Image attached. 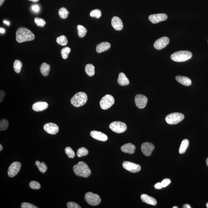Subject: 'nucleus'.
<instances>
[{"label":"nucleus","instance_id":"6e6552de","mask_svg":"<svg viewBox=\"0 0 208 208\" xmlns=\"http://www.w3.org/2000/svg\"><path fill=\"white\" fill-rule=\"evenodd\" d=\"M109 127L113 132L117 133H122L127 129V126L125 123L118 121L112 122L110 124Z\"/></svg>","mask_w":208,"mask_h":208},{"label":"nucleus","instance_id":"7c9ffc66","mask_svg":"<svg viewBox=\"0 0 208 208\" xmlns=\"http://www.w3.org/2000/svg\"><path fill=\"white\" fill-rule=\"evenodd\" d=\"M22 64L20 61L16 60L14 62V71L16 73H20L22 68Z\"/></svg>","mask_w":208,"mask_h":208},{"label":"nucleus","instance_id":"49530a36","mask_svg":"<svg viewBox=\"0 0 208 208\" xmlns=\"http://www.w3.org/2000/svg\"><path fill=\"white\" fill-rule=\"evenodd\" d=\"M5 30L4 29L1 28H0V32H1V33H5Z\"/></svg>","mask_w":208,"mask_h":208},{"label":"nucleus","instance_id":"a211bd4d","mask_svg":"<svg viewBox=\"0 0 208 208\" xmlns=\"http://www.w3.org/2000/svg\"><path fill=\"white\" fill-rule=\"evenodd\" d=\"M111 25L117 31H120L123 28V24L122 20L119 17L114 16L111 20Z\"/></svg>","mask_w":208,"mask_h":208},{"label":"nucleus","instance_id":"7ed1b4c3","mask_svg":"<svg viewBox=\"0 0 208 208\" xmlns=\"http://www.w3.org/2000/svg\"><path fill=\"white\" fill-rule=\"evenodd\" d=\"M87 101V94L83 92H79L72 97L71 102L74 106L78 108L85 105Z\"/></svg>","mask_w":208,"mask_h":208},{"label":"nucleus","instance_id":"8fccbe9b","mask_svg":"<svg viewBox=\"0 0 208 208\" xmlns=\"http://www.w3.org/2000/svg\"><path fill=\"white\" fill-rule=\"evenodd\" d=\"M29 1L33 2H37L39 1V0H29Z\"/></svg>","mask_w":208,"mask_h":208},{"label":"nucleus","instance_id":"cd10ccee","mask_svg":"<svg viewBox=\"0 0 208 208\" xmlns=\"http://www.w3.org/2000/svg\"><path fill=\"white\" fill-rule=\"evenodd\" d=\"M35 164H36V165L38 167L39 170L42 173H44L47 170V166H46L44 163H41L39 161H37Z\"/></svg>","mask_w":208,"mask_h":208},{"label":"nucleus","instance_id":"37998d69","mask_svg":"<svg viewBox=\"0 0 208 208\" xmlns=\"http://www.w3.org/2000/svg\"><path fill=\"white\" fill-rule=\"evenodd\" d=\"M154 187L156 189H161L163 188L161 182H158V183L154 185Z\"/></svg>","mask_w":208,"mask_h":208},{"label":"nucleus","instance_id":"9b49d317","mask_svg":"<svg viewBox=\"0 0 208 208\" xmlns=\"http://www.w3.org/2000/svg\"><path fill=\"white\" fill-rule=\"evenodd\" d=\"M135 101L138 108L143 109L146 106L148 102V98L143 94H138L135 96Z\"/></svg>","mask_w":208,"mask_h":208},{"label":"nucleus","instance_id":"412c9836","mask_svg":"<svg viewBox=\"0 0 208 208\" xmlns=\"http://www.w3.org/2000/svg\"><path fill=\"white\" fill-rule=\"evenodd\" d=\"M111 47L110 43L107 42H104L97 45L96 51L97 53H100L108 50Z\"/></svg>","mask_w":208,"mask_h":208},{"label":"nucleus","instance_id":"bb28decb","mask_svg":"<svg viewBox=\"0 0 208 208\" xmlns=\"http://www.w3.org/2000/svg\"><path fill=\"white\" fill-rule=\"evenodd\" d=\"M77 31L78 36L80 38L84 37L87 33V30L82 25H79L77 26Z\"/></svg>","mask_w":208,"mask_h":208},{"label":"nucleus","instance_id":"e433bc0d","mask_svg":"<svg viewBox=\"0 0 208 208\" xmlns=\"http://www.w3.org/2000/svg\"><path fill=\"white\" fill-rule=\"evenodd\" d=\"M34 22L38 26L44 27L46 25L45 21L43 19L38 17H36L34 19Z\"/></svg>","mask_w":208,"mask_h":208},{"label":"nucleus","instance_id":"a878e982","mask_svg":"<svg viewBox=\"0 0 208 208\" xmlns=\"http://www.w3.org/2000/svg\"><path fill=\"white\" fill-rule=\"evenodd\" d=\"M85 71L88 76H93L95 74V67L92 64H87L85 67Z\"/></svg>","mask_w":208,"mask_h":208},{"label":"nucleus","instance_id":"f03ea898","mask_svg":"<svg viewBox=\"0 0 208 208\" xmlns=\"http://www.w3.org/2000/svg\"><path fill=\"white\" fill-rule=\"evenodd\" d=\"M73 169L75 174L79 177L87 178L92 173L88 166L83 161H79L77 164L74 166Z\"/></svg>","mask_w":208,"mask_h":208},{"label":"nucleus","instance_id":"5fc2aeb1","mask_svg":"<svg viewBox=\"0 0 208 208\" xmlns=\"http://www.w3.org/2000/svg\"><path fill=\"white\" fill-rule=\"evenodd\" d=\"M173 208H178V207H177V206H174Z\"/></svg>","mask_w":208,"mask_h":208},{"label":"nucleus","instance_id":"864d4df0","mask_svg":"<svg viewBox=\"0 0 208 208\" xmlns=\"http://www.w3.org/2000/svg\"><path fill=\"white\" fill-rule=\"evenodd\" d=\"M206 207L208 208V202L207 203V204H206Z\"/></svg>","mask_w":208,"mask_h":208},{"label":"nucleus","instance_id":"79ce46f5","mask_svg":"<svg viewBox=\"0 0 208 208\" xmlns=\"http://www.w3.org/2000/svg\"><path fill=\"white\" fill-rule=\"evenodd\" d=\"M5 96V93L4 91L1 90V92H0V99H1V100H0V101L1 102H1V103L2 102Z\"/></svg>","mask_w":208,"mask_h":208},{"label":"nucleus","instance_id":"c9c22d12","mask_svg":"<svg viewBox=\"0 0 208 208\" xmlns=\"http://www.w3.org/2000/svg\"><path fill=\"white\" fill-rule=\"evenodd\" d=\"M65 152L69 158H73L75 157V152L71 147H66L65 149Z\"/></svg>","mask_w":208,"mask_h":208},{"label":"nucleus","instance_id":"aec40b11","mask_svg":"<svg viewBox=\"0 0 208 208\" xmlns=\"http://www.w3.org/2000/svg\"><path fill=\"white\" fill-rule=\"evenodd\" d=\"M141 198L143 202L152 206H156L157 204L156 200L148 195L143 194L141 196Z\"/></svg>","mask_w":208,"mask_h":208},{"label":"nucleus","instance_id":"2f4dec72","mask_svg":"<svg viewBox=\"0 0 208 208\" xmlns=\"http://www.w3.org/2000/svg\"><path fill=\"white\" fill-rule=\"evenodd\" d=\"M88 153L89 151L87 149L84 147H81L78 150L77 155L78 157H81L87 156Z\"/></svg>","mask_w":208,"mask_h":208},{"label":"nucleus","instance_id":"f704fd0d","mask_svg":"<svg viewBox=\"0 0 208 208\" xmlns=\"http://www.w3.org/2000/svg\"><path fill=\"white\" fill-rule=\"evenodd\" d=\"M91 17H95L97 19L100 18L102 16V12L99 9H96L91 11L90 13Z\"/></svg>","mask_w":208,"mask_h":208},{"label":"nucleus","instance_id":"20e7f679","mask_svg":"<svg viewBox=\"0 0 208 208\" xmlns=\"http://www.w3.org/2000/svg\"><path fill=\"white\" fill-rule=\"evenodd\" d=\"M192 54L188 51H180L172 54L171 59L174 61L184 62L191 58Z\"/></svg>","mask_w":208,"mask_h":208},{"label":"nucleus","instance_id":"dca6fc26","mask_svg":"<svg viewBox=\"0 0 208 208\" xmlns=\"http://www.w3.org/2000/svg\"><path fill=\"white\" fill-rule=\"evenodd\" d=\"M91 137L96 140L100 141L105 142L108 140V137L102 132L97 131H92L90 132Z\"/></svg>","mask_w":208,"mask_h":208},{"label":"nucleus","instance_id":"3c124183","mask_svg":"<svg viewBox=\"0 0 208 208\" xmlns=\"http://www.w3.org/2000/svg\"><path fill=\"white\" fill-rule=\"evenodd\" d=\"M3 149V147L2 146V145L1 144H0V151H2V150Z\"/></svg>","mask_w":208,"mask_h":208},{"label":"nucleus","instance_id":"2eb2a0df","mask_svg":"<svg viewBox=\"0 0 208 208\" xmlns=\"http://www.w3.org/2000/svg\"><path fill=\"white\" fill-rule=\"evenodd\" d=\"M44 129L47 133L55 135L58 132L59 128L57 124L52 123L46 124L44 126Z\"/></svg>","mask_w":208,"mask_h":208},{"label":"nucleus","instance_id":"5701e85b","mask_svg":"<svg viewBox=\"0 0 208 208\" xmlns=\"http://www.w3.org/2000/svg\"><path fill=\"white\" fill-rule=\"evenodd\" d=\"M118 83L120 85L125 86L128 85L129 83V79L124 73H120L119 74L118 78Z\"/></svg>","mask_w":208,"mask_h":208},{"label":"nucleus","instance_id":"6ab92c4d","mask_svg":"<svg viewBox=\"0 0 208 208\" xmlns=\"http://www.w3.org/2000/svg\"><path fill=\"white\" fill-rule=\"evenodd\" d=\"M135 146L131 143L125 144L121 147V151L124 153L130 154H133L135 153Z\"/></svg>","mask_w":208,"mask_h":208},{"label":"nucleus","instance_id":"a19ab883","mask_svg":"<svg viewBox=\"0 0 208 208\" xmlns=\"http://www.w3.org/2000/svg\"><path fill=\"white\" fill-rule=\"evenodd\" d=\"M163 188H165L169 185L171 183V180L169 179H165L163 180L161 182Z\"/></svg>","mask_w":208,"mask_h":208},{"label":"nucleus","instance_id":"0eeeda50","mask_svg":"<svg viewBox=\"0 0 208 208\" xmlns=\"http://www.w3.org/2000/svg\"><path fill=\"white\" fill-rule=\"evenodd\" d=\"M115 103L114 97L110 94H106L102 97L100 101V106L102 109H108Z\"/></svg>","mask_w":208,"mask_h":208},{"label":"nucleus","instance_id":"09e8293b","mask_svg":"<svg viewBox=\"0 0 208 208\" xmlns=\"http://www.w3.org/2000/svg\"><path fill=\"white\" fill-rule=\"evenodd\" d=\"M4 24H5L6 25H9V24H10L9 22V21H8L4 20Z\"/></svg>","mask_w":208,"mask_h":208},{"label":"nucleus","instance_id":"1a4fd4ad","mask_svg":"<svg viewBox=\"0 0 208 208\" xmlns=\"http://www.w3.org/2000/svg\"><path fill=\"white\" fill-rule=\"evenodd\" d=\"M21 166V164L18 161L12 163L9 166L8 170V175L10 177H15L20 172Z\"/></svg>","mask_w":208,"mask_h":208},{"label":"nucleus","instance_id":"de8ad7c7","mask_svg":"<svg viewBox=\"0 0 208 208\" xmlns=\"http://www.w3.org/2000/svg\"><path fill=\"white\" fill-rule=\"evenodd\" d=\"M5 1V0H0V6H1L2 5L3 3H4Z\"/></svg>","mask_w":208,"mask_h":208},{"label":"nucleus","instance_id":"423d86ee","mask_svg":"<svg viewBox=\"0 0 208 208\" xmlns=\"http://www.w3.org/2000/svg\"><path fill=\"white\" fill-rule=\"evenodd\" d=\"M84 198L88 204L92 206L98 205L101 201L100 197L98 195L94 194L92 192H88L86 193L85 195Z\"/></svg>","mask_w":208,"mask_h":208},{"label":"nucleus","instance_id":"c756f323","mask_svg":"<svg viewBox=\"0 0 208 208\" xmlns=\"http://www.w3.org/2000/svg\"><path fill=\"white\" fill-rule=\"evenodd\" d=\"M57 42L60 45L65 46L67 44H68V41L66 37L64 35H62V36L57 38Z\"/></svg>","mask_w":208,"mask_h":208},{"label":"nucleus","instance_id":"c85d7f7f","mask_svg":"<svg viewBox=\"0 0 208 208\" xmlns=\"http://www.w3.org/2000/svg\"><path fill=\"white\" fill-rule=\"evenodd\" d=\"M58 13L61 18L65 19L67 18L69 12L66 8L62 7L59 9Z\"/></svg>","mask_w":208,"mask_h":208},{"label":"nucleus","instance_id":"b1692460","mask_svg":"<svg viewBox=\"0 0 208 208\" xmlns=\"http://www.w3.org/2000/svg\"><path fill=\"white\" fill-rule=\"evenodd\" d=\"M41 73L43 76H47L48 75L50 70V66L49 64L44 62L42 64L40 68Z\"/></svg>","mask_w":208,"mask_h":208},{"label":"nucleus","instance_id":"ddd939ff","mask_svg":"<svg viewBox=\"0 0 208 208\" xmlns=\"http://www.w3.org/2000/svg\"><path fill=\"white\" fill-rule=\"evenodd\" d=\"M154 149V145L150 142H145L142 143L141 146L142 152L147 156H151Z\"/></svg>","mask_w":208,"mask_h":208},{"label":"nucleus","instance_id":"f257e3e1","mask_svg":"<svg viewBox=\"0 0 208 208\" xmlns=\"http://www.w3.org/2000/svg\"><path fill=\"white\" fill-rule=\"evenodd\" d=\"M34 39V35L28 29L21 27L17 30L16 33V39L17 42L22 43L33 41Z\"/></svg>","mask_w":208,"mask_h":208},{"label":"nucleus","instance_id":"f3484780","mask_svg":"<svg viewBox=\"0 0 208 208\" xmlns=\"http://www.w3.org/2000/svg\"><path fill=\"white\" fill-rule=\"evenodd\" d=\"M48 107V104L46 102H39L33 104L32 108L35 111L39 112L44 111Z\"/></svg>","mask_w":208,"mask_h":208},{"label":"nucleus","instance_id":"4be33fe9","mask_svg":"<svg viewBox=\"0 0 208 208\" xmlns=\"http://www.w3.org/2000/svg\"><path fill=\"white\" fill-rule=\"evenodd\" d=\"M176 80L181 84L185 86H189L192 84V81L189 78L182 76H177L175 77Z\"/></svg>","mask_w":208,"mask_h":208},{"label":"nucleus","instance_id":"58836bf2","mask_svg":"<svg viewBox=\"0 0 208 208\" xmlns=\"http://www.w3.org/2000/svg\"><path fill=\"white\" fill-rule=\"evenodd\" d=\"M21 208H38L36 206L28 202H23L21 204Z\"/></svg>","mask_w":208,"mask_h":208},{"label":"nucleus","instance_id":"603ef678","mask_svg":"<svg viewBox=\"0 0 208 208\" xmlns=\"http://www.w3.org/2000/svg\"><path fill=\"white\" fill-rule=\"evenodd\" d=\"M206 164H207V165L208 166V157L207 158V160H206Z\"/></svg>","mask_w":208,"mask_h":208},{"label":"nucleus","instance_id":"4468645a","mask_svg":"<svg viewBox=\"0 0 208 208\" xmlns=\"http://www.w3.org/2000/svg\"><path fill=\"white\" fill-rule=\"evenodd\" d=\"M167 16L164 13L153 14L148 17L149 20L153 24H156L158 22L164 21L167 19Z\"/></svg>","mask_w":208,"mask_h":208},{"label":"nucleus","instance_id":"393cba45","mask_svg":"<svg viewBox=\"0 0 208 208\" xmlns=\"http://www.w3.org/2000/svg\"><path fill=\"white\" fill-rule=\"evenodd\" d=\"M189 145V142L187 139H184L182 141L179 148V152L181 154H183L185 152Z\"/></svg>","mask_w":208,"mask_h":208},{"label":"nucleus","instance_id":"ea45409f","mask_svg":"<svg viewBox=\"0 0 208 208\" xmlns=\"http://www.w3.org/2000/svg\"><path fill=\"white\" fill-rule=\"evenodd\" d=\"M67 207L68 208H81V207L77 203L70 201L67 203Z\"/></svg>","mask_w":208,"mask_h":208},{"label":"nucleus","instance_id":"39448f33","mask_svg":"<svg viewBox=\"0 0 208 208\" xmlns=\"http://www.w3.org/2000/svg\"><path fill=\"white\" fill-rule=\"evenodd\" d=\"M184 118V115L181 113H173L166 116L165 121L169 124H175L183 120Z\"/></svg>","mask_w":208,"mask_h":208},{"label":"nucleus","instance_id":"9d476101","mask_svg":"<svg viewBox=\"0 0 208 208\" xmlns=\"http://www.w3.org/2000/svg\"><path fill=\"white\" fill-rule=\"evenodd\" d=\"M123 166L126 170L133 173L140 172L141 169L139 165L128 161H124L123 163Z\"/></svg>","mask_w":208,"mask_h":208},{"label":"nucleus","instance_id":"4c0bfd02","mask_svg":"<svg viewBox=\"0 0 208 208\" xmlns=\"http://www.w3.org/2000/svg\"><path fill=\"white\" fill-rule=\"evenodd\" d=\"M29 186L33 189H39L41 188V185L39 182L35 181L30 182Z\"/></svg>","mask_w":208,"mask_h":208},{"label":"nucleus","instance_id":"72a5a7b5","mask_svg":"<svg viewBox=\"0 0 208 208\" xmlns=\"http://www.w3.org/2000/svg\"><path fill=\"white\" fill-rule=\"evenodd\" d=\"M71 52V49L68 47L63 48L61 51V55L64 59L68 58L69 54Z\"/></svg>","mask_w":208,"mask_h":208},{"label":"nucleus","instance_id":"a18cd8bd","mask_svg":"<svg viewBox=\"0 0 208 208\" xmlns=\"http://www.w3.org/2000/svg\"><path fill=\"white\" fill-rule=\"evenodd\" d=\"M183 208H191V206H190L189 205H188V204H186L184 205L183 206Z\"/></svg>","mask_w":208,"mask_h":208},{"label":"nucleus","instance_id":"c03bdc74","mask_svg":"<svg viewBox=\"0 0 208 208\" xmlns=\"http://www.w3.org/2000/svg\"><path fill=\"white\" fill-rule=\"evenodd\" d=\"M32 10L35 12H38L39 10V6L37 5H34L32 7Z\"/></svg>","mask_w":208,"mask_h":208},{"label":"nucleus","instance_id":"f8f14e48","mask_svg":"<svg viewBox=\"0 0 208 208\" xmlns=\"http://www.w3.org/2000/svg\"><path fill=\"white\" fill-rule=\"evenodd\" d=\"M169 42V38L163 37L157 40L153 44V46L157 50H161L168 45Z\"/></svg>","mask_w":208,"mask_h":208},{"label":"nucleus","instance_id":"473e14b6","mask_svg":"<svg viewBox=\"0 0 208 208\" xmlns=\"http://www.w3.org/2000/svg\"><path fill=\"white\" fill-rule=\"evenodd\" d=\"M9 126V122L5 119H1L0 121V131L7 129Z\"/></svg>","mask_w":208,"mask_h":208}]
</instances>
